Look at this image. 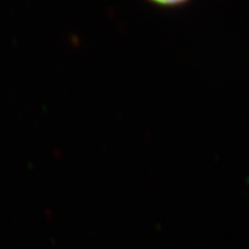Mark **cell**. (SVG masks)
I'll return each instance as SVG.
<instances>
[{
	"label": "cell",
	"instance_id": "cell-1",
	"mask_svg": "<svg viewBox=\"0 0 249 249\" xmlns=\"http://www.w3.org/2000/svg\"><path fill=\"white\" fill-rule=\"evenodd\" d=\"M149 1L160 7H177L187 3L189 0H149Z\"/></svg>",
	"mask_w": 249,
	"mask_h": 249
}]
</instances>
